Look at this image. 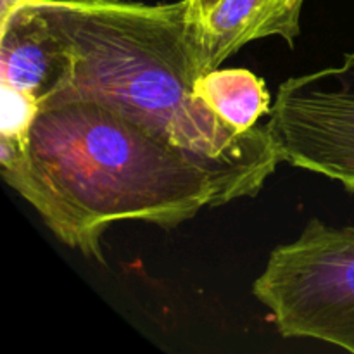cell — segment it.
I'll return each mask as SVG.
<instances>
[{
    "label": "cell",
    "mask_w": 354,
    "mask_h": 354,
    "mask_svg": "<svg viewBox=\"0 0 354 354\" xmlns=\"http://www.w3.org/2000/svg\"><path fill=\"white\" fill-rule=\"evenodd\" d=\"M194 93L239 131L251 130L263 114L270 113L265 82L248 69L218 68L204 73L197 78Z\"/></svg>",
    "instance_id": "cell-7"
},
{
    "label": "cell",
    "mask_w": 354,
    "mask_h": 354,
    "mask_svg": "<svg viewBox=\"0 0 354 354\" xmlns=\"http://www.w3.org/2000/svg\"><path fill=\"white\" fill-rule=\"evenodd\" d=\"M187 2V21L192 26H199L207 16L216 9L221 0H185Z\"/></svg>",
    "instance_id": "cell-9"
},
{
    "label": "cell",
    "mask_w": 354,
    "mask_h": 354,
    "mask_svg": "<svg viewBox=\"0 0 354 354\" xmlns=\"http://www.w3.org/2000/svg\"><path fill=\"white\" fill-rule=\"evenodd\" d=\"M0 169L59 241L100 263L102 235L116 221L171 230L225 204L192 156L95 99L40 107L21 145L0 140Z\"/></svg>",
    "instance_id": "cell-2"
},
{
    "label": "cell",
    "mask_w": 354,
    "mask_h": 354,
    "mask_svg": "<svg viewBox=\"0 0 354 354\" xmlns=\"http://www.w3.org/2000/svg\"><path fill=\"white\" fill-rule=\"evenodd\" d=\"M71 54V73L41 107L95 99L183 149L213 175L225 204L254 197L280 159L268 124L239 131L194 85L204 75L187 2L28 0Z\"/></svg>",
    "instance_id": "cell-1"
},
{
    "label": "cell",
    "mask_w": 354,
    "mask_h": 354,
    "mask_svg": "<svg viewBox=\"0 0 354 354\" xmlns=\"http://www.w3.org/2000/svg\"><path fill=\"white\" fill-rule=\"evenodd\" d=\"M252 294L282 337L317 339L354 353V225L311 220L273 249Z\"/></svg>",
    "instance_id": "cell-3"
},
{
    "label": "cell",
    "mask_w": 354,
    "mask_h": 354,
    "mask_svg": "<svg viewBox=\"0 0 354 354\" xmlns=\"http://www.w3.org/2000/svg\"><path fill=\"white\" fill-rule=\"evenodd\" d=\"M38 102L33 97L9 85H2V128L0 138L21 145L38 113Z\"/></svg>",
    "instance_id": "cell-8"
},
{
    "label": "cell",
    "mask_w": 354,
    "mask_h": 354,
    "mask_svg": "<svg viewBox=\"0 0 354 354\" xmlns=\"http://www.w3.org/2000/svg\"><path fill=\"white\" fill-rule=\"evenodd\" d=\"M69 73L71 54L64 40L28 0L2 10V85L33 97L41 107L61 92Z\"/></svg>",
    "instance_id": "cell-5"
},
{
    "label": "cell",
    "mask_w": 354,
    "mask_h": 354,
    "mask_svg": "<svg viewBox=\"0 0 354 354\" xmlns=\"http://www.w3.org/2000/svg\"><path fill=\"white\" fill-rule=\"evenodd\" d=\"M266 124L280 162L354 194V52L341 66L286 80Z\"/></svg>",
    "instance_id": "cell-4"
},
{
    "label": "cell",
    "mask_w": 354,
    "mask_h": 354,
    "mask_svg": "<svg viewBox=\"0 0 354 354\" xmlns=\"http://www.w3.org/2000/svg\"><path fill=\"white\" fill-rule=\"evenodd\" d=\"M304 0H221L194 28L204 73L218 69L249 41L282 37L290 47L301 33Z\"/></svg>",
    "instance_id": "cell-6"
}]
</instances>
